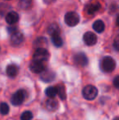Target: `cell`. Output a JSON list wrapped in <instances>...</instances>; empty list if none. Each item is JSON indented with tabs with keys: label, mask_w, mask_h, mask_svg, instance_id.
Listing matches in <instances>:
<instances>
[{
	"label": "cell",
	"mask_w": 119,
	"mask_h": 120,
	"mask_svg": "<svg viewBox=\"0 0 119 120\" xmlns=\"http://www.w3.org/2000/svg\"><path fill=\"white\" fill-rule=\"evenodd\" d=\"M7 75L10 78H15L17 76L18 73H19V68L15 64H11L7 66L6 69Z\"/></svg>",
	"instance_id": "12"
},
{
	"label": "cell",
	"mask_w": 119,
	"mask_h": 120,
	"mask_svg": "<svg viewBox=\"0 0 119 120\" xmlns=\"http://www.w3.org/2000/svg\"><path fill=\"white\" fill-rule=\"evenodd\" d=\"M56 89H57V95L60 96L61 100L66 99V91H65V87L63 84H59L56 86Z\"/></svg>",
	"instance_id": "18"
},
{
	"label": "cell",
	"mask_w": 119,
	"mask_h": 120,
	"mask_svg": "<svg viewBox=\"0 0 119 120\" xmlns=\"http://www.w3.org/2000/svg\"><path fill=\"white\" fill-rule=\"evenodd\" d=\"M33 119V114L31 111H25L21 114V120H32Z\"/></svg>",
	"instance_id": "22"
},
{
	"label": "cell",
	"mask_w": 119,
	"mask_h": 120,
	"mask_svg": "<svg viewBox=\"0 0 119 120\" xmlns=\"http://www.w3.org/2000/svg\"><path fill=\"white\" fill-rule=\"evenodd\" d=\"M19 15L16 11H9L6 15V22L8 25H15L19 21Z\"/></svg>",
	"instance_id": "11"
},
{
	"label": "cell",
	"mask_w": 119,
	"mask_h": 120,
	"mask_svg": "<svg viewBox=\"0 0 119 120\" xmlns=\"http://www.w3.org/2000/svg\"><path fill=\"white\" fill-rule=\"evenodd\" d=\"M65 21L69 26H75L79 23L80 16H78V13L74 12V11H69V12H67L65 14Z\"/></svg>",
	"instance_id": "5"
},
{
	"label": "cell",
	"mask_w": 119,
	"mask_h": 120,
	"mask_svg": "<svg viewBox=\"0 0 119 120\" xmlns=\"http://www.w3.org/2000/svg\"><path fill=\"white\" fill-rule=\"evenodd\" d=\"M51 37V42H52V43L56 48H60L63 45V40H62L61 37L60 36V34H53Z\"/></svg>",
	"instance_id": "16"
},
{
	"label": "cell",
	"mask_w": 119,
	"mask_h": 120,
	"mask_svg": "<svg viewBox=\"0 0 119 120\" xmlns=\"http://www.w3.org/2000/svg\"><path fill=\"white\" fill-rule=\"evenodd\" d=\"M113 120H119V118H118V117H116V118H115V119H113Z\"/></svg>",
	"instance_id": "28"
},
{
	"label": "cell",
	"mask_w": 119,
	"mask_h": 120,
	"mask_svg": "<svg viewBox=\"0 0 119 120\" xmlns=\"http://www.w3.org/2000/svg\"><path fill=\"white\" fill-rule=\"evenodd\" d=\"M92 28H93L94 30H95V32H97V33H102V32H104V30H105V23H104L101 20H97V21H95V22L93 23Z\"/></svg>",
	"instance_id": "14"
},
{
	"label": "cell",
	"mask_w": 119,
	"mask_h": 120,
	"mask_svg": "<svg viewBox=\"0 0 119 120\" xmlns=\"http://www.w3.org/2000/svg\"><path fill=\"white\" fill-rule=\"evenodd\" d=\"M29 69L34 74H40L45 70V65L43 62L33 60L29 65Z\"/></svg>",
	"instance_id": "7"
},
{
	"label": "cell",
	"mask_w": 119,
	"mask_h": 120,
	"mask_svg": "<svg viewBox=\"0 0 119 120\" xmlns=\"http://www.w3.org/2000/svg\"><path fill=\"white\" fill-rule=\"evenodd\" d=\"M73 61L76 65L80 66H86L88 64V58L83 52H78L73 56Z\"/></svg>",
	"instance_id": "6"
},
{
	"label": "cell",
	"mask_w": 119,
	"mask_h": 120,
	"mask_svg": "<svg viewBox=\"0 0 119 120\" xmlns=\"http://www.w3.org/2000/svg\"><path fill=\"white\" fill-rule=\"evenodd\" d=\"M9 113V106L7 103L2 102L0 104V114L3 115H7Z\"/></svg>",
	"instance_id": "21"
},
{
	"label": "cell",
	"mask_w": 119,
	"mask_h": 120,
	"mask_svg": "<svg viewBox=\"0 0 119 120\" xmlns=\"http://www.w3.org/2000/svg\"><path fill=\"white\" fill-rule=\"evenodd\" d=\"M113 47H114L115 50L118 51V47H119V40H118V37H117L116 39L114 41V43H113Z\"/></svg>",
	"instance_id": "26"
},
{
	"label": "cell",
	"mask_w": 119,
	"mask_h": 120,
	"mask_svg": "<svg viewBox=\"0 0 119 120\" xmlns=\"http://www.w3.org/2000/svg\"><path fill=\"white\" fill-rule=\"evenodd\" d=\"M100 8V4L98 3V2H93V3H90L87 6V13L90 15L94 14L95 12H96L97 11H99Z\"/></svg>",
	"instance_id": "15"
},
{
	"label": "cell",
	"mask_w": 119,
	"mask_h": 120,
	"mask_svg": "<svg viewBox=\"0 0 119 120\" xmlns=\"http://www.w3.org/2000/svg\"><path fill=\"white\" fill-rule=\"evenodd\" d=\"M46 107L49 111H56L59 107V103L54 98H50L46 101Z\"/></svg>",
	"instance_id": "13"
},
{
	"label": "cell",
	"mask_w": 119,
	"mask_h": 120,
	"mask_svg": "<svg viewBox=\"0 0 119 120\" xmlns=\"http://www.w3.org/2000/svg\"><path fill=\"white\" fill-rule=\"evenodd\" d=\"M47 32L50 35H53V34H60V29L56 24H52L49 26L47 30Z\"/></svg>",
	"instance_id": "20"
},
{
	"label": "cell",
	"mask_w": 119,
	"mask_h": 120,
	"mask_svg": "<svg viewBox=\"0 0 119 120\" xmlns=\"http://www.w3.org/2000/svg\"><path fill=\"white\" fill-rule=\"evenodd\" d=\"M16 31H17V28H16V26H9L7 28V32L9 34H11Z\"/></svg>",
	"instance_id": "25"
},
{
	"label": "cell",
	"mask_w": 119,
	"mask_h": 120,
	"mask_svg": "<svg viewBox=\"0 0 119 120\" xmlns=\"http://www.w3.org/2000/svg\"><path fill=\"white\" fill-rule=\"evenodd\" d=\"M24 35L23 34L20 33V32H14L11 34V43L13 46H18V45L21 44L24 41Z\"/></svg>",
	"instance_id": "10"
},
{
	"label": "cell",
	"mask_w": 119,
	"mask_h": 120,
	"mask_svg": "<svg viewBox=\"0 0 119 120\" xmlns=\"http://www.w3.org/2000/svg\"><path fill=\"white\" fill-rule=\"evenodd\" d=\"M40 74V79L45 82H51L56 79V73L51 70H44Z\"/></svg>",
	"instance_id": "8"
},
{
	"label": "cell",
	"mask_w": 119,
	"mask_h": 120,
	"mask_svg": "<svg viewBox=\"0 0 119 120\" xmlns=\"http://www.w3.org/2000/svg\"><path fill=\"white\" fill-rule=\"evenodd\" d=\"M83 96L87 101H93L98 96V89L93 85H87L83 89Z\"/></svg>",
	"instance_id": "3"
},
{
	"label": "cell",
	"mask_w": 119,
	"mask_h": 120,
	"mask_svg": "<svg viewBox=\"0 0 119 120\" xmlns=\"http://www.w3.org/2000/svg\"><path fill=\"white\" fill-rule=\"evenodd\" d=\"M100 68L105 73L113 72L116 68V61L111 56H105L100 62Z\"/></svg>",
	"instance_id": "1"
},
{
	"label": "cell",
	"mask_w": 119,
	"mask_h": 120,
	"mask_svg": "<svg viewBox=\"0 0 119 120\" xmlns=\"http://www.w3.org/2000/svg\"><path fill=\"white\" fill-rule=\"evenodd\" d=\"M113 85L116 87L117 89L119 88V77L118 76H116L113 79Z\"/></svg>",
	"instance_id": "24"
},
{
	"label": "cell",
	"mask_w": 119,
	"mask_h": 120,
	"mask_svg": "<svg viewBox=\"0 0 119 120\" xmlns=\"http://www.w3.org/2000/svg\"><path fill=\"white\" fill-rule=\"evenodd\" d=\"M9 8H10V7L8 6L7 4H6V3H1V4H0V15L3 16L4 13H6V11H7Z\"/></svg>",
	"instance_id": "23"
},
{
	"label": "cell",
	"mask_w": 119,
	"mask_h": 120,
	"mask_svg": "<svg viewBox=\"0 0 119 120\" xmlns=\"http://www.w3.org/2000/svg\"><path fill=\"white\" fill-rule=\"evenodd\" d=\"M45 94L49 98H55L57 96V89H56V87H54V86L48 87L45 90Z\"/></svg>",
	"instance_id": "17"
},
{
	"label": "cell",
	"mask_w": 119,
	"mask_h": 120,
	"mask_svg": "<svg viewBox=\"0 0 119 120\" xmlns=\"http://www.w3.org/2000/svg\"><path fill=\"white\" fill-rule=\"evenodd\" d=\"M56 0H43V2H44L46 4H51V3H54V2H56Z\"/></svg>",
	"instance_id": "27"
},
{
	"label": "cell",
	"mask_w": 119,
	"mask_h": 120,
	"mask_svg": "<svg viewBox=\"0 0 119 120\" xmlns=\"http://www.w3.org/2000/svg\"><path fill=\"white\" fill-rule=\"evenodd\" d=\"M32 0H20L19 1V8L21 9H28L32 6Z\"/></svg>",
	"instance_id": "19"
},
{
	"label": "cell",
	"mask_w": 119,
	"mask_h": 120,
	"mask_svg": "<svg viewBox=\"0 0 119 120\" xmlns=\"http://www.w3.org/2000/svg\"><path fill=\"white\" fill-rule=\"evenodd\" d=\"M49 52L44 48H38L36 49L33 54V60L41 62H45L49 59Z\"/></svg>",
	"instance_id": "4"
},
{
	"label": "cell",
	"mask_w": 119,
	"mask_h": 120,
	"mask_svg": "<svg viewBox=\"0 0 119 120\" xmlns=\"http://www.w3.org/2000/svg\"><path fill=\"white\" fill-rule=\"evenodd\" d=\"M27 98V92L24 89L16 91L11 98V102L13 105H21Z\"/></svg>",
	"instance_id": "2"
},
{
	"label": "cell",
	"mask_w": 119,
	"mask_h": 120,
	"mask_svg": "<svg viewBox=\"0 0 119 120\" xmlns=\"http://www.w3.org/2000/svg\"><path fill=\"white\" fill-rule=\"evenodd\" d=\"M83 41L87 46H93L97 43V36L93 32H87L83 35Z\"/></svg>",
	"instance_id": "9"
}]
</instances>
